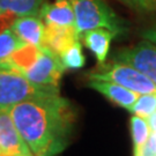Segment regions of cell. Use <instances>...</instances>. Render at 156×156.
I'll list each match as a JSON object with an SVG mask.
<instances>
[{"instance_id": "cell-10", "label": "cell", "mask_w": 156, "mask_h": 156, "mask_svg": "<svg viewBox=\"0 0 156 156\" xmlns=\"http://www.w3.org/2000/svg\"><path fill=\"white\" fill-rule=\"evenodd\" d=\"M88 87L96 90L97 93L102 94L112 103L122 106L126 110H129L139 94L134 93L132 90L125 88L123 86L110 81H102V80H89Z\"/></svg>"}, {"instance_id": "cell-14", "label": "cell", "mask_w": 156, "mask_h": 156, "mask_svg": "<svg viewBox=\"0 0 156 156\" xmlns=\"http://www.w3.org/2000/svg\"><path fill=\"white\" fill-rule=\"evenodd\" d=\"M45 0H0V12H12L17 16L38 15Z\"/></svg>"}, {"instance_id": "cell-7", "label": "cell", "mask_w": 156, "mask_h": 156, "mask_svg": "<svg viewBox=\"0 0 156 156\" xmlns=\"http://www.w3.org/2000/svg\"><path fill=\"white\" fill-rule=\"evenodd\" d=\"M0 153L34 156L13 122L9 110H0Z\"/></svg>"}, {"instance_id": "cell-17", "label": "cell", "mask_w": 156, "mask_h": 156, "mask_svg": "<svg viewBox=\"0 0 156 156\" xmlns=\"http://www.w3.org/2000/svg\"><path fill=\"white\" fill-rule=\"evenodd\" d=\"M23 44L24 42L19 38L11 28L0 31V62L7 59Z\"/></svg>"}, {"instance_id": "cell-16", "label": "cell", "mask_w": 156, "mask_h": 156, "mask_svg": "<svg viewBox=\"0 0 156 156\" xmlns=\"http://www.w3.org/2000/svg\"><path fill=\"white\" fill-rule=\"evenodd\" d=\"M128 111L135 116L147 119L156 112V93L139 95L133 106Z\"/></svg>"}, {"instance_id": "cell-9", "label": "cell", "mask_w": 156, "mask_h": 156, "mask_svg": "<svg viewBox=\"0 0 156 156\" xmlns=\"http://www.w3.org/2000/svg\"><path fill=\"white\" fill-rule=\"evenodd\" d=\"M38 16L45 24L75 28V15L69 0H55L52 4L44 2L39 9Z\"/></svg>"}, {"instance_id": "cell-11", "label": "cell", "mask_w": 156, "mask_h": 156, "mask_svg": "<svg viewBox=\"0 0 156 156\" xmlns=\"http://www.w3.org/2000/svg\"><path fill=\"white\" fill-rule=\"evenodd\" d=\"M79 39L80 35L76 31V28L45 24L43 48L53 51L58 56H60L69 45H72L75 41Z\"/></svg>"}, {"instance_id": "cell-8", "label": "cell", "mask_w": 156, "mask_h": 156, "mask_svg": "<svg viewBox=\"0 0 156 156\" xmlns=\"http://www.w3.org/2000/svg\"><path fill=\"white\" fill-rule=\"evenodd\" d=\"M11 29L24 43L43 48L44 45L45 23L38 15L17 16Z\"/></svg>"}, {"instance_id": "cell-21", "label": "cell", "mask_w": 156, "mask_h": 156, "mask_svg": "<svg viewBox=\"0 0 156 156\" xmlns=\"http://www.w3.org/2000/svg\"><path fill=\"white\" fill-rule=\"evenodd\" d=\"M142 37L145 39H148V41L153 42L154 44H156V26L145 30V31L142 33Z\"/></svg>"}, {"instance_id": "cell-6", "label": "cell", "mask_w": 156, "mask_h": 156, "mask_svg": "<svg viewBox=\"0 0 156 156\" xmlns=\"http://www.w3.org/2000/svg\"><path fill=\"white\" fill-rule=\"evenodd\" d=\"M113 59L133 66L156 83V44L153 42L144 39L131 48L122 49L115 53Z\"/></svg>"}, {"instance_id": "cell-20", "label": "cell", "mask_w": 156, "mask_h": 156, "mask_svg": "<svg viewBox=\"0 0 156 156\" xmlns=\"http://www.w3.org/2000/svg\"><path fill=\"white\" fill-rule=\"evenodd\" d=\"M142 156H156V133L151 132L147 141Z\"/></svg>"}, {"instance_id": "cell-23", "label": "cell", "mask_w": 156, "mask_h": 156, "mask_svg": "<svg viewBox=\"0 0 156 156\" xmlns=\"http://www.w3.org/2000/svg\"></svg>"}, {"instance_id": "cell-3", "label": "cell", "mask_w": 156, "mask_h": 156, "mask_svg": "<svg viewBox=\"0 0 156 156\" xmlns=\"http://www.w3.org/2000/svg\"><path fill=\"white\" fill-rule=\"evenodd\" d=\"M59 93V87L35 84L21 73L0 67V110L9 109L23 101Z\"/></svg>"}, {"instance_id": "cell-1", "label": "cell", "mask_w": 156, "mask_h": 156, "mask_svg": "<svg viewBox=\"0 0 156 156\" xmlns=\"http://www.w3.org/2000/svg\"><path fill=\"white\" fill-rule=\"evenodd\" d=\"M8 110L34 156H57L69 144L76 112L60 93L23 101Z\"/></svg>"}, {"instance_id": "cell-18", "label": "cell", "mask_w": 156, "mask_h": 156, "mask_svg": "<svg viewBox=\"0 0 156 156\" xmlns=\"http://www.w3.org/2000/svg\"><path fill=\"white\" fill-rule=\"evenodd\" d=\"M126 6L142 12L156 11V0H119Z\"/></svg>"}, {"instance_id": "cell-2", "label": "cell", "mask_w": 156, "mask_h": 156, "mask_svg": "<svg viewBox=\"0 0 156 156\" xmlns=\"http://www.w3.org/2000/svg\"><path fill=\"white\" fill-rule=\"evenodd\" d=\"M75 15V28L81 35L90 29L105 28L115 36L127 33L126 22L103 0H69Z\"/></svg>"}, {"instance_id": "cell-13", "label": "cell", "mask_w": 156, "mask_h": 156, "mask_svg": "<svg viewBox=\"0 0 156 156\" xmlns=\"http://www.w3.org/2000/svg\"><path fill=\"white\" fill-rule=\"evenodd\" d=\"M131 134L133 140V156H142L151 131L146 118L133 115L131 118Z\"/></svg>"}, {"instance_id": "cell-15", "label": "cell", "mask_w": 156, "mask_h": 156, "mask_svg": "<svg viewBox=\"0 0 156 156\" xmlns=\"http://www.w3.org/2000/svg\"><path fill=\"white\" fill-rule=\"evenodd\" d=\"M59 57L66 69H79L82 68L86 64V58L82 52V44L80 39L69 45Z\"/></svg>"}, {"instance_id": "cell-22", "label": "cell", "mask_w": 156, "mask_h": 156, "mask_svg": "<svg viewBox=\"0 0 156 156\" xmlns=\"http://www.w3.org/2000/svg\"><path fill=\"white\" fill-rule=\"evenodd\" d=\"M0 156H22V155H11V154H5V153H0Z\"/></svg>"}, {"instance_id": "cell-12", "label": "cell", "mask_w": 156, "mask_h": 156, "mask_svg": "<svg viewBox=\"0 0 156 156\" xmlns=\"http://www.w3.org/2000/svg\"><path fill=\"white\" fill-rule=\"evenodd\" d=\"M115 34L105 28H95L84 31L80 39H82L84 46L89 49L96 57L100 65L104 64L109 55L111 41Z\"/></svg>"}, {"instance_id": "cell-5", "label": "cell", "mask_w": 156, "mask_h": 156, "mask_svg": "<svg viewBox=\"0 0 156 156\" xmlns=\"http://www.w3.org/2000/svg\"><path fill=\"white\" fill-rule=\"evenodd\" d=\"M65 69L60 57L57 53L46 48H41L38 57L22 75L35 84L59 87Z\"/></svg>"}, {"instance_id": "cell-4", "label": "cell", "mask_w": 156, "mask_h": 156, "mask_svg": "<svg viewBox=\"0 0 156 156\" xmlns=\"http://www.w3.org/2000/svg\"><path fill=\"white\" fill-rule=\"evenodd\" d=\"M88 78L115 82L139 95L156 93V83L153 80L133 66L115 59L106 65L105 62L100 65V68L90 73Z\"/></svg>"}, {"instance_id": "cell-19", "label": "cell", "mask_w": 156, "mask_h": 156, "mask_svg": "<svg viewBox=\"0 0 156 156\" xmlns=\"http://www.w3.org/2000/svg\"><path fill=\"white\" fill-rule=\"evenodd\" d=\"M16 17V14L12 12H0V31L11 28Z\"/></svg>"}]
</instances>
